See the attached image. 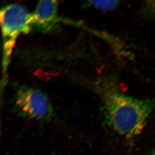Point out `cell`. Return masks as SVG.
Wrapping results in <instances>:
<instances>
[{
    "label": "cell",
    "instance_id": "cell-6",
    "mask_svg": "<svg viewBox=\"0 0 155 155\" xmlns=\"http://www.w3.org/2000/svg\"><path fill=\"white\" fill-rule=\"evenodd\" d=\"M120 1H88L87 5L97 10L103 11H110L116 9L121 5Z\"/></svg>",
    "mask_w": 155,
    "mask_h": 155
},
{
    "label": "cell",
    "instance_id": "cell-3",
    "mask_svg": "<svg viewBox=\"0 0 155 155\" xmlns=\"http://www.w3.org/2000/svg\"><path fill=\"white\" fill-rule=\"evenodd\" d=\"M14 103V111L23 118L50 121L55 117L54 110L48 98L37 89L20 87Z\"/></svg>",
    "mask_w": 155,
    "mask_h": 155
},
{
    "label": "cell",
    "instance_id": "cell-1",
    "mask_svg": "<svg viewBox=\"0 0 155 155\" xmlns=\"http://www.w3.org/2000/svg\"><path fill=\"white\" fill-rule=\"evenodd\" d=\"M98 91L105 122L110 128L128 140L141 133L155 109V97L141 99L128 95L113 76L107 75L100 81Z\"/></svg>",
    "mask_w": 155,
    "mask_h": 155
},
{
    "label": "cell",
    "instance_id": "cell-7",
    "mask_svg": "<svg viewBox=\"0 0 155 155\" xmlns=\"http://www.w3.org/2000/svg\"><path fill=\"white\" fill-rule=\"evenodd\" d=\"M150 155H155V149L153 150L152 152L150 153Z\"/></svg>",
    "mask_w": 155,
    "mask_h": 155
},
{
    "label": "cell",
    "instance_id": "cell-2",
    "mask_svg": "<svg viewBox=\"0 0 155 155\" xmlns=\"http://www.w3.org/2000/svg\"><path fill=\"white\" fill-rule=\"evenodd\" d=\"M32 14L24 6L12 4L3 8L0 22L3 38V67L5 73L16 39L21 34H28L32 29Z\"/></svg>",
    "mask_w": 155,
    "mask_h": 155
},
{
    "label": "cell",
    "instance_id": "cell-4",
    "mask_svg": "<svg viewBox=\"0 0 155 155\" xmlns=\"http://www.w3.org/2000/svg\"><path fill=\"white\" fill-rule=\"evenodd\" d=\"M58 9L57 1H40L32 14V28L44 33L54 30L59 22Z\"/></svg>",
    "mask_w": 155,
    "mask_h": 155
},
{
    "label": "cell",
    "instance_id": "cell-5",
    "mask_svg": "<svg viewBox=\"0 0 155 155\" xmlns=\"http://www.w3.org/2000/svg\"><path fill=\"white\" fill-rule=\"evenodd\" d=\"M137 15L144 20L155 21V1L143 2L139 9Z\"/></svg>",
    "mask_w": 155,
    "mask_h": 155
}]
</instances>
